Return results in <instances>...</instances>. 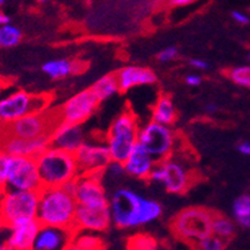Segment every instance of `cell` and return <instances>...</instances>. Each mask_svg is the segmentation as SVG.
<instances>
[{
  "mask_svg": "<svg viewBox=\"0 0 250 250\" xmlns=\"http://www.w3.org/2000/svg\"><path fill=\"white\" fill-rule=\"evenodd\" d=\"M111 220L118 228L128 229L149 224L159 218L163 208L155 200L143 198L130 189H118L109 199Z\"/></svg>",
  "mask_w": 250,
  "mask_h": 250,
  "instance_id": "cell-1",
  "label": "cell"
},
{
  "mask_svg": "<svg viewBox=\"0 0 250 250\" xmlns=\"http://www.w3.org/2000/svg\"><path fill=\"white\" fill-rule=\"evenodd\" d=\"M78 203L66 188H43L39 191L38 222L42 225L75 229Z\"/></svg>",
  "mask_w": 250,
  "mask_h": 250,
  "instance_id": "cell-2",
  "label": "cell"
},
{
  "mask_svg": "<svg viewBox=\"0 0 250 250\" xmlns=\"http://www.w3.org/2000/svg\"><path fill=\"white\" fill-rule=\"evenodd\" d=\"M43 188H62L80 176L74 153L49 146L37 158Z\"/></svg>",
  "mask_w": 250,
  "mask_h": 250,
  "instance_id": "cell-3",
  "label": "cell"
},
{
  "mask_svg": "<svg viewBox=\"0 0 250 250\" xmlns=\"http://www.w3.org/2000/svg\"><path fill=\"white\" fill-rule=\"evenodd\" d=\"M139 125L130 110L120 113L109 126L105 135L106 146L113 162L124 163L138 144Z\"/></svg>",
  "mask_w": 250,
  "mask_h": 250,
  "instance_id": "cell-4",
  "label": "cell"
},
{
  "mask_svg": "<svg viewBox=\"0 0 250 250\" xmlns=\"http://www.w3.org/2000/svg\"><path fill=\"white\" fill-rule=\"evenodd\" d=\"M214 215L215 213L202 207L185 208L173 216L170 229L178 239L194 244L211 234Z\"/></svg>",
  "mask_w": 250,
  "mask_h": 250,
  "instance_id": "cell-5",
  "label": "cell"
},
{
  "mask_svg": "<svg viewBox=\"0 0 250 250\" xmlns=\"http://www.w3.org/2000/svg\"><path fill=\"white\" fill-rule=\"evenodd\" d=\"M51 103L49 94H31L25 90H13L0 99V124H10L29 114L48 110Z\"/></svg>",
  "mask_w": 250,
  "mask_h": 250,
  "instance_id": "cell-6",
  "label": "cell"
},
{
  "mask_svg": "<svg viewBox=\"0 0 250 250\" xmlns=\"http://www.w3.org/2000/svg\"><path fill=\"white\" fill-rule=\"evenodd\" d=\"M39 193L6 189L0 207V227H14L19 223L34 220L38 216Z\"/></svg>",
  "mask_w": 250,
  "mask_h": 250,
  "instance_id": "cell-7",
  "label": "cell"
},
{
  "mask_svg": "<svg viewBox=\"0 0 250 250\" xmlns=\"http://www.w3.org/2000/svg\"><path fill=\"white\" fill-rule=\"evenodd\" d=\"M60 122L62 119L58 108L50 110L48 109L42 113L29 114L10 124H0V131L24 139H37L42 137H50V134Z\"/></svg>",
  "mask_w": 250,
  "mask_h": 250,
  "instance_id": "cell-8",
  "label": "cell"
},
{
  "mask_svg": "<svg viewBox=\"0 0 250 250\" xmlns=\"http://www.w3.org/2000/svg\"><path fill=\"white\" fill-rule=\"evenodd\" d=\"M138 144L154 158L156 163L169 159L176 145V134L168 125L149 122L139 130Z\"/></svg>",
  "mask_w": 250,
  "mask_h": 250,
  "instance_id": "cell-9",
  "label": "cell"
},
{
  "mask_svg": "<svg viewBox=\"0 0 250 250\" xmlns=\"http://www.w3.org/2000/svg\"><path fill=\"white\" fill-rule=\"evenodd\" d=\"M149 180L160 184L171 194H183L189 189L193 180L190 170L173 155L169 159L156 163Z\"/></svg>",
  "mask_w": 250,
  "mask_h": 250,
  "instance_id": "cell-10",
  "label": "cell"
},
{
  "mask_svg": "<svg viewBox=\"0 0 250 250\" xmlns=\"http://www.w3.org/2000/svg\"><path fill=\"white\" fill-rule=\"evenodd\" d=\"M6 189L38 193L43 189L35 158L12 156Z\"/></svg>",
  "mask_w": 250,
  "mask_h": 250,
  "instance_id": "cell-11",
  "label": "cell"
},
{
  "mask_svg": "<svg viewBox=\"0 0 250 250\" xmlns=\"http://www.w3.org/2000/svg\"><path fill=\"white\" fill-rule=\"evenodd\" d=\"M100 100L91 88L79 91L77 95L69 98L62 106L58 108L62 122L83 124L95 113Z\"/></svg>",
  "mask_w": 250,
  "mask_h": 250,
  "instance_id": "cell-12",
  "label": "cell"
},
{
  "mask_svg": "<svg viewBox=\"0 0 250 250\" xmlns=\"http://www.w3.org/2000/svg\"><path fill=\"white\" fill-rule=\"evenodd\" d=\"M80 175L103 174L111 162L105 140L103 143L85 140V143L75 151Z\"/></svg>",
  "mask_w": 250,
  "mask_h": 250,
  "instance_id": "cell-13",
  "label": "cell"
},
{
  "mask_svg": "<svg viewBox=\"0 0 250 250\" xmlns=\"http://www.w3.org/2000/svg\"><path fill=\"white\" fill-rule=\"evenodd\" d=\"M74 196L78 205L85 207H106L109 198L103 185L102 174H86L80 175L75 180Z\"/></svg>",
  "mask_w": 250,
  "mask_h": 250,
  "instance_id": "cell-14",
  "label": "cell"
},
{
  "mask_svg": "<svg viewBox=\"0 0 250 250\" xmlns=\"http://www.w3.org/2000/svg\"><path fill=\"white\" fill-rule=\"evenodd\" d=\"M111 220L110 207H85L78 205L75 214V230L103 233L105 231Z\"/></svg>",
  "mask_w": 250,
  "mask_h": 250,
  "instance_id": "cell-15",
  "label": "cell"
},
{
  "mask_svg": "<svg viewBox=\"0 0 250 250\" xmlns=\"http://www.w3.org/2000/svg\"><path fill=\"white\" fill-rule=\"evenodd\" d=\"M49 146H50V137L24 139L0 131V149L10 156H25V158L37 159Z\"/></svg>",
  "mask_w": 250,
  "mask_h": 250,
  "instance_id": "cell-16",
  "label": "cell"
},
{
  "mask_svg": "<svg viewBox=\"0 0 250 250\" xmlns=\"http://www.w3.org/2000/svg\"><path fill=\"white\" fill-rule=\"evenodd\" d=\"M77 230L65 228L40 225L33 250H64L73 244Z\"/></svg>",
  "mask_w": 250,
  "mask_h": 250,
  "instance_id": "cell-17",
  "label": "cell"
},
{
  "mask_svg": "<svg viewBox=\"0 0 250 250\" xmlns=\"http://www.w3.org/2000/svg\"><path fill=\"white\" fill-rule=\"evenodd\" d=\"M85 133L82 124L60 122L50 134L51 146L74 154L85 143Z\"/></svg>",
  "mask_w": 250,
  "mask_h": 250,
  "instance_id": "cell-18",
  "label": "cell"
},
{
  "mask_svg": "<svg viewBox=\"0 0 250 250\" xmlns=\"http://www.w3.org/2000/svg\"><path fill=\"white\" fill-rule=\"evenodd\" d=\"M40 225L38 219H34L9 228V235L5 240L6 247L10 250H33Z\"/></svg>",
  "mask_w": 250,
  "mask_h": 250,
  "instance_id": "cell-19",
  "label": "cell"
},
{
  "mask_svg": "<svg viewBox=\"0 0 250 250\" xmlns=\"http://www.w3.org/2000/svg\"><path fill=\"white\" fill-rule=\"evenodd\" d=\"M115 75L119 84V90L122 93H126L137 86L153 85L158 80L155 73L151 69L137 65L124 66Z\"/></svg>",
  "mask_w": 250,
  "mask_h": 250,
  "instance_id": "cell-20",
  "label": "cell"
},
{
  "mask_svg": "<svg viewBox=\"0 0 250 250\" xmlns=\"http://www.w3.org/2000/svg\"><path fill=\"white\" fill-rule=\"evenodd\" d=\"M123 164H124L125 171L128 175L137 178V179L146 180L150 178V174L155 168L156 162L142 145L137 144L130 155L128 156V159Z\"/></svg>",
  "mask_w": 250,
  "mask_h": 250,
  "instance_id": "cell-21",
  "label": "cell"
},
{
  "mask_svg": "<svg viewBox=\"0 0 250 250\" xmlns=\"http://www.w3.org/2000/svg\"><path fill=\"white\" fill-rule=\"evenodd\" d=\"M151 120L155 123H159V124L168 125V126H171L175 123L176 110L170 97L160 95L158 98L153 111H151Z\"/></svg>",
  "mask_w": 250,
  "mask_h": 250,
  "instance_id": "cell-22",
  "label": "cell"
},
{
  "mask_svg": "<svg viewBox=\"0 0 250 250\" xmlns=\"http://www.w3.org/2000/svg\"><path fill=\"white\" fill-rule=\"evenodd\" d=\"M77 70V64L68 59L49 60V62H44L43 65V71L51 79H62V78H66L75 73Z\"/></svg>",
  "mask_w": 250,
  "mask_h": 250,
  "instance_id": "cell-23",
  "label": "cell"
},
{
  "mask_svg": "<svg viewBox=\"0 0 250 250\" xmlns=\"http://www.w3.org/2000/svg\"><path fill=\"white\" fill-rule=\"evenodd\" d=\"M91 90L97 95L100 103L104 100L109 99V98L114 97L115 94L119 93V84H118L117 75L115 74H108L100 78L99 80L94 83L91 86Z\"/></svg>",
  "mask_w": 250,
  "mask_h": 250,
  "instance_id": "cell-24",
  "label": "cell"
},
{
  "mask_svg": "<svg viewBox=\"0 0 250 250\" xmlns=\"http://www.w3.org/2000/svg\"><path fill=\"white\" fill-rule=\"evenodd\" d=\"M231 213L235 224L250 229V196L242 195L236 198L231 207Z\"/></svg>",
  "mask_w": 250,
  "mask_h": 250,
  "instance_id": "cell-25",
  "label": "cell"
},
{
  "mask_svg": "<svg viewBox=\"0 0 250 250\" xmlns=\"http://www.w3.org/2000/svg\"><path fill=\"white\" fill-rule=\"evenodd\" d=\"M236 230V224L233 219L228 218L225 215L215 214L213 219V224H211V233L214 235L219 236L223 240H229L233 238Z\"/></svg>",
  "mask_w": 250,
  "mask_h": 250,
  "instance_id": "cell-26",
  "label": "cell"
},
{
  "mask_svg": "<svg viewBox=\"0 0 250 250\" xmlns=\"http://www.w3.org/2000/svg\"><path fill=\"white\" fill-rule=\"evenodd\" d=\"M73 245L77 248V250H102L103 242L99 236L95 235V233L86 231L80 234V231H77Z\"/></svg>",
  "mask_w": 250,
  "mask_h": 250,
  "instance_id": "cell-27",
  "label": "cell"
},
{
  "mask_svg": "<svg viewBox=\"0 0 250 250\" xmlns=\"http://www.w3.org/2000/svg\"><path fill=\"white\" fill-rule=\"evenodd\" d=\"M21 37L23 35H21L20 29L12 24L0 26V48H14L20 43Z\"/></svg>",
  "mask_w": 250,
  "mask_h": 250,
  "instance_id": "cell-28",
  "label": "cell"
},
{
  "mask_svg": "<svg viewBox=\"0 0 250 250\" xmlns=\"http://www.w3.org/2000/svg\"><path fill=\"white\" fill-rule=\"evenodd\" d=\"M128 250H158V242L149 234H135L129 238Z\"/></svg>",
  "mask_w": 250,
  "mask_h": 250,
  "instance_id": "cell-29",
  "label": "cell"
},
{
  "mask_svg": "<svg viewBox=\"0 0 250 250\" xmlns=\"http://www.w3.org/2000/svg\"><path fill=\"white\" fill-rule=\"evenodd\" d=\"M227 77L239 86L250 89V65L234 66L227 71Z\"/></svg>",
  "mask_w": 250,
  "mask_h": 250,
  "instance_id": "cell-30",
  "label": "cell"
},
{
  "mask_svg": "<svg viewBox=\"0 0 250 250\" xmlns=\"http://www.w3.org/2000/svg\"><path fill=\"white\" fill-rule=\"evenodd\" d=\"M225 245H227L225 240L211 233L199 239L198 242L191 244V247H193V250H224Z\"/></svg>",
  "mask_w": 250,
  "mask_h": 250,
  "instance_id": "cell-31",
  "label": "cell"
},
{
  "mask_svg": "<svg viewBox=\"0 0 250 250\" xmlns=\"http://www.w3.org/2000/svg\"><path fill=\"white\" fill-rule=\"evenodd\" d=\"M10 164H12V156L0 149V187L5 188V189L6 183H8L9 170H10Z\"/></svg>",
  "mask_w": 250,
  "mask_h": 250,
  "instance_id": "cell-32",
  "label": "cell"
},
{
  "mask_svg": "<svg viewBox=\"0 0 250 250\" xmlns=\"http://www.w3.org/2000/svg\"><path fill=\"white\" fill-rule=\"evenodd\" d=\"M124 174H126V171H125V168H124V164H123V163L113 162V160H111L110 164L106 167V169L104 170V173H103V175H108L110 176V178L117 179V178H120V176H123Z\"/></svg>",
  "mask_w": 250,
  "mask_h": 250,
  "instance_id": "cell-33",
  "label": "cell"
},
{
  "mask_svg": "<svg viewBox=\"0 0 250 250\" xmlns=\"http://www.w3.org/2000/svg\"><path fill=\"white\" fill-rule=\"evenodd\" d=\"M178 54H179L178 48H175V46H168V48H165L162 51H159L158 60L162 62H169L175 59L178 57Z\"/></svg>",
  "mask_w": 250,
  "mask_h": 250,
  "instance_id": "cell-34",
  "label": "cell"
},
{
  "mask_svg": "<svg viewBox=\"0 0 250 250\" xmlns=\"http://www.w3.org/2000/svg\"><path fill=\"white\" fill-rule=\"evenodd\" d=\"M231 18L235 20L236 23L240 24V25H248L250 23V18L248 17V14H245L243 12H239V10L231 12Z\"/></svg>",
  "mask_w": 250,
  "mask_h": 250,
  "instance_id": "cell-35",
  "label": "cell"
},
{
  "mask_svg": "<svg viewBox=\"0 0 250 250\" xmlns=\"http://www.w3.org/2000/svg\"><path fill=\"white\" fill-rule=\"evenodd\" d=\"M189 64L193 68L199 69V70H207V69H209V62L203 59H198V58H193V59L189 60Z\"/></svg>",
  "mask_w": 250,
  "mask_h": 250,
  "instance_id": "cell-36",
  "label": "cell"
},
{
  "mask_svg": "<svg viewBox=\"0 0 250 250\" xmlns=\"http://www.w3.org/2000/svg\"><path fill=\"white\" fill-rule=\"evenodd\" d=\"M202 82H203L202 77L198 74H189L187 75V78H185V83H187L188 85H190V86L200 85Z\"/></svg>",
  "mask_w": 250,
  "mask_h": 250,
  "instance_id": "cell-37",
  "label": "cell"
},
{
  "mask_svg": "<svg viewBox=\"0 0 250 250\" xmlns=\"http://www.w3.org/2000/svg\"><path fill=\"white\" fill-rule=\"evenodd\" d=\"M238 151L243 155L250 156V143L249 142H243L238 144Z\"/></svg>",
  "mask_w": 250,
  "mask_h": 250,
  "instance_id": "cell-38",
  "label": "cell"
},
{
  "mask_svg": "<svg viewBox=\"0 0 250 250\" xmlns=\"http://www.w3.org/2000/svg\"><path fill=\"white\" fill-rule=\"evenodd\" d=\"M195 0H170V5L173 6H185L193 4Z\"/></svg>",
  "mask_w": 250,
  "mask_h": 250,
  "instance_id": "cell-39",
  "label": "cell"
},
{
  "mask_svg": "<svg viewBox=\"0 0 250 250\" xmlns=\"http://www.w3.org/2000/svg\"><path fill=\"white\" fill-rule=\"evenodd\" d=\"M6 24H10V17L4 13H0V26L6 25Z\"/></svg>",
  "mask_w": 250,
  "mask_h": 250,
  "instance_id": "cell-40",
  "label": "cell"
},
{
  "mask_svg": "<svg viewBox=\"0 0 250 250\" xmlns=\"http://www.w3.org/2000/svg\"><path fill=\"white\" fill-rule=\"evenodd\" d=\"M6 86H8V85H6V80L0 77V99L3 98L4 93H5Z\"/></svg>",
  "mask_w": 250,
  "mask_h": 250,
  "instance_id": "cell-41",
  "label": "cell"
},
{
  "mask_svg": "<svg viewBox=\"0 0 250 250\" xmlns=\"http://www.w3.org/2000/svg\"><path fill=\"white\" fill-rule=\"evenodd\" d=\"M216 110H218V105H216V104H208V105L205 106V111H207L208 114H214L216 113Z\"/></svg>",
  "mask_w": 250,
  "mask_h": 250,
  "instance_id": "cell-42",
  "label": "cell"
},
{
  "mask_svg": "<svg viewBox=\"0 0 250 250\" xmlns=\"http://www.w3.org/2000/svg\"><path fill=\"white\" fill-rule=\"evenodd\" d=\"M5 188H1L0 187V207H1V202H3V198H4V194H5Z\"/></svg>",
  "mask_w": 250,
  "mask_h": 250,
  "instance_id": "cell-43",
  "label": "cell"
},
{
  "mask_svg": "<svg viewBox=\"0 0 250 250\" xmlns=\"http://www.w3.org/2000/svg\"><path fill=\"white\" fill-rule=\"evenodd\" d=\"M0 250H10V249L6 247V244H0Z\"/></svg>",
  "mask_w": 250,
  "mask_h": 250,
  "instance_id": "cell-44",
  "label": "cell"
},
{
  "mask_svg": "<svg viewBox=\"0 0 250 250\" xmlns=\"http://www.w3.org/2000/svg\"><path fill=\"white\" fill-rule=\"evenodd\" d=\"M64 250H77V248H75L74 245L71 244V245H69V247L66 248V249H64Z\"/></svg>",
  "mask_w": 250,
  "mask_h": 250,
  "instance_id": "cell-45",
  "label": "cell"
},
{
  "mask_svg": "<svg viewBox=\"0 0 250 250\" xmlns=\"http://www.w3.org/2000/svg\"><path fill=\"white\" fill-rule=\"evenodd\" d=\"M6 3V0H0V6L1 5H4V4Z\"/></svg>",
  "mask_w": 250,
  "mask_h": 250,
  "instance_id": "cell-46",
  "label": "cell"
},
{
  "mask_svg": "<svg viewBox=\"0 0 250 250\" xmlns=\"http://www.w3.org/2000/svg\"><path fill=\"white\" fill-rule=\"evenodd\" d=\"M37 1H38V3H42V4H43V3H46L48 0H37Z\"/></svg>",
  "mask_w": 250,
  "mask_h": 250,
  "instance_id": "cell-47",
  "label": "cell"
},
{
  "mask_svg": "<svg viewBox=\"0 0 250 250\" xmlns=\"http://www.w3.org/2000/svg\"><path fill=\"white\" fill-rule=\"evenodd\" d=\"M248 62H250V53H249V54H248Z\"/></svg>",
  "mask_w": 250,
  "mask_h": 250,
  "instance_id": "cell-48",
  "label": "cell"
}]
</instances>
